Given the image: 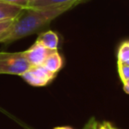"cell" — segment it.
Masks as SVG:
<instances>
[{
    "label": "cell",
    "mask_w": 129,
    "mask_h": 129,
    "mask_svg": "<svg viewBox=\"0 0 129 129\" xmlns=\"http://www.w3.org/2000/svg\"><path fill=\"white\" fill-rule=\"evenodd\" d=\"M76 6L78 5L75 3H67L44 8H24L10 27L0 35V43L8 44L36 34L48 26L52 20Z\"/></svg>",
    "instance_id": "6da1fadb"
},
{
    "label": "cell",
    "mask_w": 129,
    "mask_h": 129,
    "mask_svg": "<svg viewBox=\"0 0 129 129\" xmlns=\"http://www.w3.org/2000/svg\"><path fill=\"white\" fill-rule=\"evenodd\" d=\"M31 67L24 57L23 51L0 52V74L21 76Z\"/></svg>",
    "instance_id": "7a4b0ae2"
},
{
    "label": "cell",
    "mask_w": 129,
    "mask_h": 129,
    "mask_svg": "<svg viewBox=\"0 0 129 129\" xmlns=\"http://www.w3.org/2000/svg\"><path fill=\"white\" fill-rule=\"evenodd\" d=\"M21 77L33 87H44L56 77V74L50 72L43 66H36L31 67Z\"/></svg>",
    "instance_id": "3957f363"
},
{
    "label": "cell",
    "mask_w": 129,
    "mask_h": 129,
    "mask_svg": "<svg viewBox=\"0 0 129 129\" xmlns=\"http://www.w3.org/2000/svg\"><path fill=\"white\" fill-rule=\"evenodd\" d=\"M53 51L55 50L47 49L39 43H35L29 49L24 50L23 54L31 67H36V66H43L49 55H50Z\"/></svg>",
    "instance_id": "277c9868"
},
{
    "label": "cell",
    "mask_w": 129,
    "mask_h": 129,
    "mask_svg": "<svg viewBox=\"0 0 129 129\" xmlns=\"http://www.w3.org/2000/svg\"><path fill=\"white\" fill-rule=\"evenodd\" d=\"M36 43H39V44L43 45L45 48L50 49V50H57L59 43L58 36L54 31H46V32H43L39 35Z\"/></svg>",
    "instance_id": "5b68a950"
},
{
    "label": "cell",
    "mask_w": 129,
    "mask_h": 129,
    "mask_svg": "<svg viewBox=\"0 0 129 129\" xmlns=\"http://www.w3.org/2000/svg\"><path fill=\"white\" fill-rule=\"evenodd\" d=\"M23 9L19 6L0 2V20H15Z\"/></svg>",
    "instance_id": "8992f818"
},
{
    "label": "cell",
    "mask_w": 129,
    "mask_h": 129,
    "mask_svg": "<svg viewBox=\"0 0 129 129\" xmlns=\"http://www.w3.org/2000/svg\"><path fill=\"white\" fill-rule=\"evenodd\" d=\"M43 66L46 69H48L50 72L57 74V72L63 67V58L60 54L58 53V51L55 50L50 55H49Z\"/></svg>",
    "instance_id": "52a82bcc"
},
{
    "label": "cell",
    "mask_w": 129,
    "mask_h": 129,
    "mask_svg": "<svg viewBox=\"0 0 129 129\" xmlns=\"http://www.w3.org/2000/svg\"><path fill=\"white\" fill-rule=\"evenodd\" d=\"M88 0H36L30 3L27 8H44L49 6H59V5L67 4V3H75L80 5Z\"/></svg>",
    "instance_id": "ba28073f"
},
{
    "label": "cell",
    "mask_w": 129,
    "mask_h": 129,
    "mask_svg": "<svg viewBox=\"0 0 129 129\" xmlns=\"http://www.w3.org/2000/svg\"><path fill=\"white\" fill-rule=\"evenodd\" d=\"M118 72L123 85V90L125 94H129V64H118Z\"/></svg>",
    "instance_id": "9c48e42d"
},
{
    "label": "cell",
    "mask_w": 129,
    "mask_h": 129,
    "mask_svg": "<svg viewBox=\"0 0 129 129\" xmlns=\"http://www.w3.org/2000/svg\"><path fill=\"white\" fill-rule=\"evenodd\" d=\"M118 64H129V43L128 41H124L120 43L118 50Z\"/></svg>",
    "instance_id": "30bf717a"
},
{
    "label": "cell",
    "mask_w": 129,
    "mask_h": 129,
    "mask_svg": "<svg viewBox=\"0 0 129 129\" xmlns=\"http://www.w3.org/2000/svg\"><path fill=\"white\" fill-rule=\"evenodd\" d=\"M0 2L6 3V4L15 5V6H19L22 8H27L29 4L28 0H0Z\"/></svg>",
    "instance_id": "8fae6325"
},
{
    "label": "cell",
    "mask_w": 129,
    "mask_h": 129,
    "mask_svg": "<svg viewBox=\"0 0 129 129\" xmlns=\"http://www.w3.org/2000/svg\"><path fill=\"white\" fill-rule=\"evenodd\" d=\"M14 20H0V35H2L5 31L10 27V26L13 23Z\"/></svg>",
    "instance_id": "7c38bea8"
},
{
    "label": "cell",
    "mask_w": 129,
    "mask_h": 129,
    "mask_svg": "<svg viewBox=\"0 0 129 129\" xmlns=\"http://www.w3.org/2000/svg\"><path fill=\"white\" fill-rule=\"evenodd\" d=\"M96 123L97 121L95 120V117H92L90 118L88 120L85 125L83 126L82 129H95V125H96Z\"/></svg>",
    "instance_id": "4fadbf2b"
},
{
    "label": "cell",
    "mask_w": 129,
    "mask_h": 129,
    "mask_svg": "<svg viewBox=\"0 0 129 129\" xmlns=\"http://www.w3.org/2000/svg\"><path fill=\"white\" fill-rule=\"evenodd\" d=\"M104 125H105V128L106 129H118L116 128V127H114L112 125H111V123H109V122H104Z\"/></svg>",
    "instance_id": "5bb4252c"
},
{
    "label": "cell",
    "mask_w": 129,
    "mask_h": 129,
    "mask_svg": "<svg viewBox=\"0 0 129 129\" xmlns=\"http://www.w3.org/2000/svg\"><path fill=\"white\" fill-rule=\"evenodd\" d=\"M95 129H106V128H105V125H104V123H98V122H97Z\"/></svg>",
    "instance_id": "9a60e30c"
},
{
    "label": "cell",
    "mask_w": 129,
    "mask_h": 129,
    "mask_svg": "<svg viewBox=\"0 0 129 129\" xmlns=\"http://www.w3.org/2000/svg\"><path fill=\"white\" fill-rule=\"evenodd\" d=\"M53 129H73L70 126H56Z\"/></svg>",
    "instance_id": "2e32d148"
},
{
    "label": "cell",
    "mask_w": 129,
    "mask_h": 129,
    "mask_svg": "<svg viewBox=\"0 0 129 129\" xmlns=\"http://www.w3.org/2000/svg\"><path fill=\"white\" fill-rule=\"evenodd\" d=\"M29 1V4H30V3H32V2H34V1H36V0H28ZM28 4V5H29Z\"/></svg>",
    "instance_id": "e0dca14e"
},
{
    "label": "cell",
    "mask_w": 129,
    "mask_h": 129,
    "mask_svg": "<svg viewBox=\"0 0 129 129\" xmlns=\"http://www.w3.org/2000/svg\"><path fill=\"white\" fill-rule=\"evenodd\" d=\"M24 126L26 127V129H32V128H30V127H27V126H26V125H24Z\"/></svg>",
    "instance_id": "ac0fdd59"
}]
</instances>
